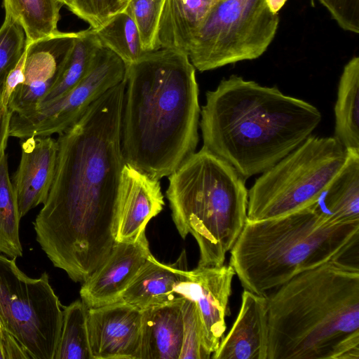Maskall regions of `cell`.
Listing matches in <instances>:
<instances>
[{"mask_svg": "<svg viewBox=\"0 0 359 359\" xmlns=\"http://www.w3.org/2000/svg\"><path fill=\"white\" fill-rule=\"evenodd\" d=\"M26 56L27 49L25 48L18 62L9 72L6 78L3 93L1 97V101L4 105H6L7 107L13 92L19 84L24 81Z\"/></svg>", "mask_w": 359, "mask_h": 359, "instance_id": "obj_34", "label": "cell"}, {"mask_svg": "<svg viewBox=\"0 0 359 359\" xmlns=\"http://www.w3.org/2000/svg\"><path fill=\"white\" fill-rule=\"evenodd\" d=\"M77 32H57L53 36L26 43L24 81L13 92L8 103L12 114L23 116L36 110L69 56Z\"/></svg>", "mask_w": 359, "mask_h": 359, "instance_id": "obj_12", "label": "cell"}, {"mask_svg": "<svg viewBox=\"0 0 359 359\" xmlns=\"http://www.w3.org/2000/svg\"><path fill=\"white\" fill-rule=\"evenodd\" d=\"M21 156L12 184L20 217L46 201L56 168L58 145L51 136L20 141Z\"/></svg>", "mask_w": 359, "mask_h": 359, "instance_id": "obj_16", "label": "cell"}, {"mask_svg": "<svg viewBox=\"0 0 359 359\" xmlns=\"http://www.w3.org/2000/svg\"><path fill=\"white\" fill-rule=\"evenodd\" d=\"M127 68L118 56L102 46L88 73L67 93L28 114H12L9 136L25 140L62 133L95 100L124 80Z\"/></svg>", "mask_w": 359, "mask_h": 359, "instance_id": "obj_10", "label": "cell"}, {"mask_svg": "<svg viewBox=\"0 0 359 359\" xmlns=\"http://www.w3.org/2000/svg\"><path fill=\"white\" fill-rule=\"evenodd\" d=\"M5 14L22 27L26 43L56 34L63 4L59 0H3Z\"/></svg>", "mask_w": 359, "mask_h": 359, "instance_id": "obj_24", "label": "cell"}, {"mask_svg": "<svg viewBox=\"0 0 359 359\" xmlns=\"http://www.w3.org/2000/svg\"><path fill=\"white\" fill-rule=\"evenodd\" d=\"M184 299L177 296L171 302L142 311L140 359H180Z\"/></svg>", "mask_w": 359, "mask_h": 359, "instance_id": "obj_18", "label": "cell"}, {"mask_svg": "<svg viewBox=\"0 0 359 359\" xmlns=\"http://www.w3.org/2000/svg\"><path fill=\"white\" fill-rule=\"evenodd\" d=\"M142 311L122 301L88 309L93 359H140Z\"/></svg>", "mask_w": 359, "mask_h": 359, "instance_id": "obj_13", "label": "cell"}, {"mask_svg": "<svg viewBox=\"0 0 359 359\" xmlns=\"http://www.w3.org/2000/svg\"><path fill=\"white\" fill-rule=\"evenodd\" d=\"M218 0H165L159 20L156 50L165 48L188 55L194 36Z\"/></svg>", "mask_w": 359, "mask_h": 359, "instance_id": "obj_20", "label": "cell"}, {"mask_svg": "<svg viewBox=\"0 0 359 359\" xmlns=\"http://www.w3.org/2000/svg\"><path fill=\"white\" fill-rule=\"evenodd\" d=\"M182 315L183 343L180 359L210 358L211 355L205 348L200 318L193 302L184 299Z\"/></svg>", "mask_w": 359, "mask_h": 359, "instance_id": "obj_30", "label": "cell"}, {"mask_svg": "<svg viewBox=\"0 0 359 359\" xmlns=\"http://www.w3.org/2000/svg\"><path fill=\"white\" fill-rule=\"evenodd\" d=\"M151 255L145 233L133 242H116L104 262L83 283L82 302L90 309L120 301Z\"/></svg>", "mask_w": 359, "mask_h": 359, "instance_id": "obj_14", "label": "cell"}, {"mask_svg": "<svg viewBox=\"0 0 359 359\" xmlns=\"http://www.w3.org/2000/svg\"><path fill=\"white\" fill-rule=\"evenodd\" d=\"M341 28L359 33V0H318Z\"/></svg>", "mask_w": 359, "mask_h": 359, "instance_id": "obj_32", "label": "cell"}, {"mask_svg": "<svg viewBox=\"0 0 359 359\" xmlns=\"http://www.w3.org/2000/svg\"><path fill=\"white\" fill-rule=\"evenodd\" d=\"M359 221H338L318 202L291 213L248 219L230 265L246 290L265 294L295 276L340 259L358 245Z\"/></svg>", "mask_w": 359, "mask_h": 359, "instance_id": "obj_5", "label": "cell"}, {"mask_svg": "<svg viewBox=\"0 0 359 359\" xmlns=\"http://www.w3.org/2000/svg\"><path fill=\"white\" fill-rule=\"evenodd\" d=\"M20 219L5 154L0 162V253L10 258L22 256L19 235Z\"/></svg>", "mask_w": 359, "mask_h": 359, "instance_id": "obj_27", "label": "cell"}, {"mask_svg": "<svg viewBox=\"0 0 359 359\" xmlns=\"http://www.w3.org/2000/svg\"><path fill=\"white\" fill-rule=\"evenodd\" d=\"M163 205L159 180L126 163L121 172L116 242L137 240Z\"/></svg>", "mask_w": 359, "mask_h": 359, "instance_id": "obj_15", "label": "cell"}, {"mask_svg": "<svg viewBox=\"0 0 359 359\" xmlns=\"http://www.w3.org/2000/svg\"><path fill=\"white\" fill-rule=\"evenodd\" d=\"M166 196L182 238L191 233L200 266L224 264L247 220L245 179L204 147L168 177Z\"/></svg>", "mask_w": 359, "mask_h": 359, "instance_id": "obj_6", "label": "cell"}, {"mask_svg": "<svg viewBox=\"0 0 359 359\" xmlns=\"http://www.w3.org/2000/svg\"><path fill=\"white\" fill-rule=\"evenodd\" d=\"M101 46L94 28L79 32L69 56L39 107L55 101L74 88L90 71Z\"/></svg>", "mask_w": 359, "mask_h": 359, "instance_id": "obj_23", "label": "cell"}, {"mask_svg": "<svg viewBox=\"0 0 359 359\" xmlns=\"http://www.w3.org/2000/svg\"><path fill=\"white\" fill-rule=\"evenodd\" d=\"M165 0H130L124 9L134 21L144 50H156V39Z\"/></svg>", "mask_w": 359, "mask_h": 359, "instance_id": "obj_29", "label": "cell"}, {"mask_svg": "<svg viewBox=\"0 0 359 359\" xmlns=\"http://www.w3.org/2000/svg\"><path fill=\"white\" fill-rule=\"evenodd\" d=\"M200 114L203 147L245 180L296 149L322 118L313 104L236 75L206 93Z\"/></svg>", "mask_w": 359, "mask_h": 359, "instance_id": "obj_3", "label": "cell"}, {"mask_svg": "<svg viewBox=\"0 0 359 359\" xmlns=\"http://www.w3.org/2000/svg\"><path fill=\"white\" fill-rule=\"evenodd\" d=\"M183 250L172 264L158 262L151 255L123 293L120 301L140 311L171 302L177 297L175 285L187 268Z\"/></svg>", "mask_w": 359, "mask_h": 359, "instance_id": "obj_19", "label": "cell"}, {"mask_svg": "<svg viewBox=\"0 0 359 359\" xmlns=\"http://www.w3.org/2000/svg\"><path fill=\"white\" fill-rule=\"evenodd\" d=\"M235 271L224 264L221 266H198L182 269L174 287L176 295L193 302L198 311L203 344L209 354L219 346L226 329L229 315V301Z\"/></svg>", "mask_w": 359, "mask_h": 359, "instance_id": "obj_11", "label": "cell"}, {"mask_svg": "<svg viewBox=\"0 0 359 359\" xmlns=\"http://www.w3.org/2000/svg\"><path fill=\"white\" fill-rule=\"evenodd\" d=\"M125 79L58 134L54 178L36 238L54 266L83 283L107 259L117 230Z\"/></svg>", "mask_w": 359, "mask_h": 359, "instance_id": "obj_1", "label": "cell"}, {"mask_svg": "<svg viewBox=\"0 0 359 359\" xmlns=\"http://www.w3.org/2000/svg\"><path fill=\"white\" fill-rule=\"evenodd\" d=\"M63 5L66 6L69 10H71L73 6L74 0H59Z\"/></svg>", "mask_w": 359, "mask_h": 359, "instance_id": "obj_37", "label": "cell"}, {"mask_svg": "<svg viewBox=\"0 0 359 359\" xmlns=\"http://www.w3.org/2000/svg\"><path fill=\"white\" fill-rule=\"evenodd\" d=\"M12 113L4 105L0 98V162L6 154L9 136V126Z\"/></svg>", "mask_w": 359, "mask_h": 359, "instance_id": "obj_35", "label": "cell"}, {"mask_svg": "<svg viewBox=\"0 0 359 359\" xmlns=\"http://www.w3.org/2000/svg\"><path fill=\"white\" fill-rule=\"evenodd\" d=\"M95 29L101 45L114 53L127 66L147 53L134 21L125 10L114 14Z\"/></svg>", "mask_w": 359, "mask_h": 359, "instance_id": "obj_26", "label": "cell"}, {"mask_svg": "<svg viewBox=\"0 0 359 359\" xmlns=\"http://www.w3.org/2000/svg\"><path fill=\"white\" fill-rule=\"evenodd\" d=\"M25 48L26 36L22 27L12 17L5 14L0 27V98L6 78Z\"/></svg>", "mask_w": 359, "mask_h": 359, "instance_id": "obj_28", "label": "cell"}, {"mask_svg": "<svg viewBox=\"0 0 359 359\" xmlns=\"http://www.w3.org/2000/svg\"><path fill=\"white\" fill-rule=\"evenodd\" d=\"M121 118L126 163L150 177L169 176L196 151L201 109L187 54L158 49L128 66Z\"/></svg>", "mask_w": 359, "mask_h": 359, "instance_id": "obj_2", "label": "cell"}, {"mask_svg": "<svg viewBox=\"0 0 359 359\" xmlns=\"http://www.w3.org/2000/svg\"><path fill=\"white\" fill-rule=\"evenodd\" d=\"M348 151L347 160L317 201L338 221H359V151Z\"/></svg>", "mask_w": 359, "mask_h": 359, "instance_id": "obj_22", "label": "cell"}, {"mask_svg": "<svg viewBox=\"0 0 359 359\" xmlns=\"http://www.w3.org/2000/svg\"><path fill=\"white\" fill-rule=\"evenodd\" d=\"M62 308L46 271L30 278L0 254V318L31 359H53Z\"/></svg>", "mask_w": 359, "mask_h": 359, "instance_id": "obj_9", "label": "cell"}, {"mask_svg": "<svg viewBox=\"0 0 359 359\" xmlns=\"http://www.w3.org/2000/svg\"><path fill=\"white\" fill-rule=\"evenodd\" d=\"M286 1L287 0H266L269 8L273 13H278Z\"/></svg>", "mask_w": 359, "mask_h": 359, "instance_id": "obj_36", "label": "cell"}, {"mask_svg": "<svg viewBox=\"0 0 359 359\" xmlns=\"http://www.w3.org/2000/svg\"><path fill=\"white\" fill-rule=\"evenodd\" d=\"M278 22L266 0H218L199 27L189 58L200 72L258 58L272 42Z\"/></svg>", "mask_w": 359, "mask_h": 359, "instance_id": "obj_8", "label": "cell"}, {"mask_svg": "<svg viewBox=\"0 0 359 359\" xmlns=\"http://www.w3.org/2000/svg\"><path fill=\"white\" fill-rule=\"evenodd\" d=\"M267 297V359H359V270L341 260Z\"/></svg>", "mask_w": 359, "mask_h": 359, "instance_id": "obj_4", "label": "cell"}, {"mask_svg": "<svg viewBox=\"0 0 359 359\" xmlns=\"http://www.w3.org/2000/svg\"><path fill=\"white\" fill-rule=\"evenodd\" d=\"M347 158L334 137L309 136L255 180L248 191L247 219L277 217L316 203Z\"/></svg>", "mask_w": 359, "mask_h": 359, "instance_id": "obj_7", "label": "cell"}, {"mask_svg": "<svg viewBox=\"0 0 359 359\" xmlns=\"http://www.w3.org/2000/svg\"><path fill=\"white\" fill-rule=\"evenodd\" d=\"M334 137L346 150L359 151V57H352L340 76L334 106Z\"/></svg>", "mask_w": 359, "mask_h": 359, "instance_id": "obj_21", "label": "cell"}, {"mask_svg": "<svg viewBox=\"0 0 359 359\" xmlns=\"http://www.w3.org/2000/svg\"><path fill=\"white\" fill-rule=\"evenodd\" d=\"M130 0H74L71 11L97 29L114 14L123 11Z\"/></svg>", "mask_w": 359, "mask_h": 359, "instance_id": "obj_31", "label": "cell"}, {"mask_svg": "<svg viewBox=\"0 0 359 359\" xmlns=\"http://www.w3.org/2000/svg\"><path fill=\"white\" fill-rule=\"evenodd\" d=\"M267 297L244 289L238 316L212 358L267 359Z\"/></svg>", "mask_w": 359, "mask_h": 359, "instance_id": "obj_17", "label": "cell"}, {"mask_svg": "<svg viewBox=\"0 0 359 359\" xmlns=\"http://www.w3.org/2000/svg\"><path fill=\"white\" fill-rule=\"evenodd\" d=\"M30 356L0 318V359H29Z\"/></svg>", "mask_w": 359, "mask_h": 359, "instance_id": "obj_33", "label": "cell"}, {"mask_svg": "<svg viewBox=\"0 0 359 359\" xmlns=\"http://www.w3.org/2000/svg\"><path fill=\"white\" fill-rule=\"evenodd\" d=\"M88 309L82 300H76L63 307L61 332L53 359H93Z\"/></svg>", "mask_w": 359, "mask_h": 359, "instance_id": "obj_25", "label": "cell"}]
</instances>
